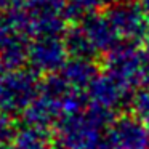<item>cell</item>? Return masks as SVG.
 <instances>
[{
  "mask_svg": "<svg viewBox=\"0 0 149 149\" xmlns=\"http://www.w3.org/2000/svg\"><path fill=\"white\" fill-rule=\"evenodd\" d=\"M136 3H138V7L141 8V11L149 21V0H136Z\"/></svg>",
  "mask_w": 149,
  "mask_h": 149,
  "instance_id": "5bb4252c",
  "label": "cell"
},
{
  "mask_svg": "<svg viewBox=\"0 0 149 149\" xmlns=\"http://www.w3.org/2000/svg\"><path fill=\"white\" fill-rule=\"evenodd\" d=\"M109 2H112V3H116V2H127V0H109Z\"/></svg>",
  "mask_w": 149,
  "mask_h": 149,
  "instance_id": "e0dca14e",
  "label": "cell"
},
{
  "mask_svg": "<svg viewBox=\"0 0 149 149\" xmlns=\"http://www.w3.org/2000/svg\"><path fill=\"white\" fill-rule=\"evenodd\" d=\"M29 34L24 26L21 10L0 13V61L10 69H19L27 63Z\"/></svg>",
  "mask_w": 149,
  "mask_h": 149,
  "instance_id": "3957f363",
  "label": "cell"
},
{
  "mask_svg": "<svg viewBox=\"0 0 149 149\" xmlns=\"http://www.w3.org/2000/svg\"><path fill=\"white\" fill-rule=\"evenodd\" d=\"M77 24L82 29L84 36L87 37V42L90 45V48L93 50L95 56L96 55L106 56L107 53H111L112 50H116L119 45L123 43L120 40L119 34L114 29L112 23L106 16V13H96Z\"/></svg>",
  "mask_w": 149,
  "mask_h": 149,
  "instance_id": "9c48e42d",
  "label": "cell"
},
{
  "mask_svg": "<svg viewBox=\"0 0 149 149\" xmlns=\"http://www.w3.org/2000/svg\"><path fill=\"white\" fill-rule=\"evenodd\" d=\"M69 61V52L64 39L37 37L29 45L27 64L37 74H58Z\"/></svg>",
  "mask_w": 149,
  "mask_h": 149,
  "instance_id": "5b68a950",
  "label": "cell"
},
{
  "mask_svg": "<svg viewBox=\"0 0 149 149\" xmlns=\"http://www.w3.org/2000/svg\"><path fill=\"white\" fill-rule=\"evenodd\" d=\"M143 50H144V53L149 56V29H148V32H146L144 39H143Z\"/></svg>",
  "mask_w": 149,
  "mask_h": 149,
  "instance_id": "9a60e30c",
  "label": "cell"
},
{
  "mask_svg": "<svg viewBox=\"0 0 149 149\" xmlns=\"http://www.w3.org/2000/svg\"><path fill=\"white\" fill-rule=\"evenodd\" d=\"M132 114L149 127V88H138L130 101Z\"/></svg>",
  "mask_w": 149,
  "mask_h": 149,
  "instance_id": "7c38bea8",
  "label": "cell"
},
{
  "mask_svg": "<svg viewBox=\"0 0 149 149\" xmlns=\"http://www.w3.org/2000/svg\"><path fill=\"white\" fill-rule=\"evenodd\" d=\"M132 90L133 88L128 87L125 82L104 71L103 74L100 72V75L87 90V100L90 106L100 107L114 114L125 103L132 101Z\"/></svg>",
  "mask_w": 149,
  "mask_h": 149,
  "instance_id": "8992f818",
  "label": "cell"
},
{
  "mask_svg": "<svg viewBox=\"0 0 149 149\" xmlns=\"http://www.w3.org/2000/svg\"><path fill=\"white\" fill-rule=\"evenodd\" d=\"M106 143L111 149H149V127L138 117H116L106 132Z\"/></svg>",
  "mask_w": 149,
  "mask_h": 149,
  "instance_id": "52a82bcc",
  "label": "cell"
},
{
  "mask_svg": "<svg viewBox=\"0 0 149 149\" xmlns=\"http://www.w3.org/2000/svg\"><path fill=\"white\" fill-rule=\"evenodd\" d=\"M58 74L72 90L87 95V90L90 88V85L100 75V69H98L95 59L71 58Z\"/></svg>",
  "mask_w": 149,
  "mask_h": 149,
  "instance_id": "30bf717a",
  "label": "cell"
},
{
  "mask_svg": "<svg viewBox=\"0 0 149 149\" xmlns=\"http://www.w3.org/2000/svg\"><path fill=\"white\" fill-rule=\"evenodd\" d=\"M104 2L107 0H64V15L68 21L80 23L100 13Z\"/></svg>",
  "mask_w": 149,
  "mask_h": 149,
  "instance_id": "8fae6325",
  "label": "cell"
},
{
  "mask_svg": "<svg viewBox=\"0 0 149 149\" xmlns=\"http://www.w3.org/2000/svg\"><path fill=\"white\" fill-rule=\"evenodd\" d=\"M104 69L132 88H149V56L133 43H122L107 53Z\"/></svg>",
  "mask_w": 149,
  "mask_h": 149,
  "instance_id": "6da1fadb",
  "label": "cell"
},
{
  "mask_svg": "<svg viewBox=\"0 0 149 149\" xmlns=\"http://www.w3.org/2000/svg\"><path fill=\"white\" fill-rule=\"evenodd\" d=\"M106 16L112 23L116 32L119 34L120 40L123 43H136L143 42L146 32L149 29V21L138 7V3H133L130 0L127 2H116L106 11Z\"/></svg>",
  "mask_w": 149,
  "mask_h": 149,
  "instance_id": "277c9868",
  "label": "cell"
},
{
  "mask_svg": "<svg viewBox=\"0 0 149 149\" xmlns=\"http://www.w3.org/2000/svg\"><path fill=\"white\" fill-rule=\"evenodd\" d=\"M29 37H59L66 32L64 0H26L21 8Z\"/></svg>",
  "mask_w": 149,
  "mask_h": 149,
  "instance_id": "7a4b0ae2",
  "label": "cell"
},
{
  "mask_svg": "<svg viewBox=\"0 0 149 149\" xmlns=\"http://www.w3.org/2000/svg\"><path fill=\"white\" fill-rule=\"evenodd\" d=\"M39 77L32 69H8L0 80V103L5 106H21L36 96L39 90Z\"/></svg>",
  "mask_w": 149,
  "mask_h": 149,
  "instance_id": "ba28073f",
  "label": "cell"
},
{
  "mask_svg": "<svg viewBox=\"0 0 149 149\" xmlns=\"http://www.w3.org/2000/svg\"><path fill=\"white\" fill-rule=\"evenodd\" d=\"M8 69H10V68H7V66L3 64V63L0 61V80H2V79L5 77V74L8 72Z\"/></svg>",
  "mask_w": 149,
  "mask_h": 149,
  "instance_id": "2e32d148",
  "label": "cell"
},
{
  "mask_svg": "<svg viewBox=\"0 0 149 149\" xmlns=\"http://www.w3.org/2000/svg\"><path fill=\"white\" fill-rule=\"evenodd\" d=\"M26 0H0V13H15L24 7Z\"/></svg>",
  "mask_w": 149,
  "mask_h": 149,
  "instance_id": "4fadbf2b",
  "label": "cell"
}]
</instances>
